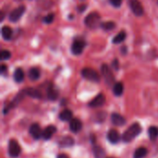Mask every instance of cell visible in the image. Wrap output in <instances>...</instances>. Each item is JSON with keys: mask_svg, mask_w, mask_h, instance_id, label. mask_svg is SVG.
Listing matches in <instances>:
<instances>
[{"mask_svg": "<svg viewBox=\"0 0 158 158\" xmlns=\"http://www.w3.org/2000/svg\"><path fill=\"white\" fill-rule=\"evenodd\" d=\"M141 131H142V128H141L140 124L134 123L124 132V134L122 136V140L125 143H130L133 139H135L141 133Z\"/></svg>", "mask_w": 158, "mask_h": 158, "instance_id": "1", "label": "cell"}, {"mask_svg": "<svg viewBox=\"0 0 158 158\" xmlns=\"http://www.w3.org/2000/svg\"><path fill=\"white\" fill-rule=\"evenodd\" d=\"M85 25L91 29H95L99 26H101V16L97 12H92L90 13L84 19Z\"/></svg>", "mask_w": 158, "mask_h": 158, "instance_id": "2", "label": "cell"}, {"mask_svg": "<svg viewBox=\"0 0 158 158\" xmlns=\"http://www.w3.org/2000/svg\"><path fill=\"white\" fill-rule=\"evenodd\" d=\"M81 75L84 79L94 81V82H99L100 81V75L97 73V71H95L93 69L90 68H84L81 70Z\"/></svg>", "mask_w": 158, "mask_h": 158, "instance_id": "3", "label": "cell"}, {"mask_svg": "<svg viewBox=\"0 0 158 158\" xmlns=\"http://www.w3.org/2000/svg\"><path fill=\"white\" fill-rule=\"evenodd\" d=\"M101 71H102V74H103V77H104L106 82L108 85H112L115 81V77L111 71V69L108 67V65L103 64L101 67Z\"/></svg>", "mask_w": 158, "mask_h": 158, "instance_id": "4", "label": "cell"}, {"mask_svg": "<svg viewBox=\"0 0 158 158\" xmlns=\"http://www.w3.org/2000/svg\"><path fill=\"white\" fill-rule=\"evenodd\" d=\"M20 154V146L15 140H10L8 143V155L13 158L18 157Z\"/></svg>", "mask_w": 158, "mask_h": 158, "instance_id": "5", "label": "cell"}, {"mask_svg": "<svg viewBox=\"0 0 158 158\" xmlns=\"http://www.w3.org/2000/svg\"><path fill=\"white\" fill-rule=\"evenodd\" d=\"M86 45V43L81 39H76L71 45V52L73 55H81Z\"/></svg>", "mask_w": 158, "mask_h": 158, "instance_id": "6", "label": "cell"}, {"mask_svg": "<svg viewBox=\"0 0 158 158\" xmlns=\"http://www.w3.org/2000/svg\"><path fill=\"white\" fill-rule=\"evenodd\" d=\"M129 5H130L131 11L136 16L140 17V16L143 15V5L140 3L139 0H130Z\"/></svg>", "mask_w": 158, "mask_h": 158, "instance_id": "7", "label": "cell"}, {"mask_svg": "<svg viewBox=\"0 0 158 158\" xmlns=\"http://www.w3.org/2000/svg\"><path fill=\"white\" fill-rule=\"evenodd\" d=\"M24 12H25V6H19V7H17L13 11H11V13L8 16V19H9L10 21L16 22L22 17Z\"/></svg>", "mask_w": 158, "mask_h": 158, "instance_id": "8", "label": "cell"}, {"mask_svg": "<svg viewBox=\"0 0 158 158\" xmlns=\"http://www.w3.org/2000/svg\"><path fill=\"white\" fill-rule=\"evenodd\" d=\"M29 131H30V134H31V135L33 137V139H35V140L40 139V138L42 137V135H43V131H42V130H41V127H40L38 124H36V123L31 125V127H30V129H29Z\"/></svg>", "mask_w": 158, "mask_h": 158, "instance_id": "9", "label": "cell"}, {"mask_svg": "<svg viewBox=\"0 0 158 158\" xmlns=\"http://www.w3.org/2000/svg\"><path fill=\"white\" fill-rule=\"evenodd\" d=\"M106 102V97L104 94H98L96 97H94L90 103H89V106L91 107H99L101 106H103Z\"/></svg>", "mask_w": 158, "mask_h": 158, "instance_id": "10", "label": "cell"}, {"mask_svg": "<svg viewBox=\"0 0 158 158\" xmlns=\"http://www.w3.org/2000/svg\"><path fill=\"white\" fill-rule=\"evenodd\" d=\"M56 128L53 125H50V126H47L44 131H43V135H42V138L44 140H49L51 139V137L56 133Z\"/></svg>", "mask_w": 158, "mask_h": 158, "instance_id": "11", "label": "cell"}, {"mask_svg": "<svg viewBox=\"0 0 158 158\" xmlns=\"http://www.w3.org/2000/svg\"><path fill=\"white\" fill-rule=\"evenodd\" d=\"M81 122L79 118H72L69 122V129L72 132L77 133L81 130Z\"/></svg>", "mask_w": 158, "mask_h": 158, "instance_id": "12", "label": "cell"}, {"mask_svg": "<svg viewBox=\"0 0 158 158\" xmlns=\"http://www.w3.org/2000/svg\"><path fill=\"white\" fill-rule=\"evenodd\" d=\"M111 120L112 123L116 126H123L126 123V119L119 114L118 113H113L111 116Z\"/></svg>", "mask_w": 158, "mask_h": 158, "instance_id": "13", "label": "cell"}, {"mask_svg": "<svg viewBox=\"0 0 158 158\" xmlns=\"http://www.w3.org/2000/svg\"><path fill=\"white\" fill-rule=\"evenodd\" d=\"M107 139L111 143L116 144L120 140V136H119V133L116 130H110L107 133Z\"/></svg>", "mask_w": 158, "mask_h": 158, "instance_id": "14", "label": "cell"}, {"mask_svg": "<svg viewBox=\"0 0 158 158\" xmlns=\"http://www.w3.org/2000/svg\"><path fill=\"white\" fill-rule=\"evenodd\" d=\"M74 144V140L70 137V136H64L63 138H61V140L59 141V146L62 148H66V147H70Z\"/></svg>", "mask_w": 158, "mask_h": 158, "instance_id": "15", "label": "cell"}, {"mask_svg": "<svg viewBox=\"0 0 158 158\" xmlns=\"http://www.w3.org/2000/svg\"><path fill=\"white\" fill-rule=\"evenodd\" d=\"M24 93L26 95L31 96L32 98H37V99H41L42 98V94L40 91H38L37 89H33V88H27L26 90H24Z\"/></svg>", "mask_w": 158, "mask_h": 158, "instance_id": "16", "label": "cell"}, {"mask_svg": "<svg viewBox=\"0 0 158 158\" xmlns=\"http://www.w3.org/2000/svg\"><path fill=\"white\" fill-rule=\"evenodd\" d=\"M47 97L51 101H55L58 97V91L53 85H50L47 89Z\"/></svg>", "mask_w": 158, "mask_h": 158, "instance_id": "17", "label": "cell"}, {"mask_svg": "<svg viewBox=\"0 0 158 158\" xmlns=\"http://www.w3.org/2000/svg\"><path fill=\"white\" fill-rule=\"evenodd\" d=\"M59 118L62 121H70L72 119V112L69 109H64L60 112Z\"/></svg>", "mask_w": 158, "mask_h": 158, "instance_id": "18", "label": "cell"}, {"mask_svg": "<svg viewBox=\"0 0 158 158\" xmlns=\"http://www.w3.org/2000/svg\"><path fill=\"white\" fill-rule=\"evenodd\" d=\"M1 33H2V37H3L5 40H10L11 37H12L13 31H12V30H11L10 27L4 26V27L1 29Z\"/></svg>", "mask_w": 158, "mask_h": 158, "instance_id": "19", "label": "cell"}, {"mask_svg": "<svg viewBox=\"0 0 158 158\" xmlns=\"http://www.w3.org/2000/svg\"><path fill=\"white\" fill-rule=\"evenodd\" d=\"M124 91V86L122 82H117L115 83L114 87H113V93L116 96H120L123 94Z\"/></svg>", "mask_w": 158, "mask_h": 158, "instance_id": "20", "label": "cell"}, {"mask_svg": "<svg viewBox=\"0 0 158 158\" xmlns=\"http://www.w3.org/2000/svg\"><path fill=\"white\" fill-rule=\"evenodd\" d=\"M29 78L31 81H37L40 78V70L37 68H31L29 70Z\"/></svg>", "mask_w": 158, "mask_h": 158, "instance_id": "21", "label": "cell"}, {"mask_svg": "<svg viewBox=\"0 0 158 158\" xmlns=\"http://www.w3.org/2000/svg\"><path fill=\"white\" fill-rule=\"evenodd\" d=\"M14 80L17 82H21L24 80V71L21 69L18 68L15 70V72H14Z\"/></svg>", "mask_w": 158, "mask_h": 158, "instance_id": "22", "label": "cell"}, {"mask_svg": "<svg viewBox=\"0 0 158 158\" xmlns=\"http://www.w3.org/2000/svg\"><path fill=\"white\" fill-rule=\"evenodd\" d=\"M148 151L145 147H140L138 148L135 153H134V156H133V158H143L146 156Z\"/></svg>", "mask_w": 158, "mask_h": 158, "instance_id": "23", "label": "cell"}, {"mask_svg": "<svg viewBox=\"0 0 158 158\" xmlns=\"http://www.w3.org/2000/svg\"><path fill=\"white\" fill-rule=\"evenodd\" d=\"M126 39V32L125 31H120L118 32L113 39V43L114 44H120L122 42H124V40Z\"/></svg>", "mask_w": 158, "mask_h": 158, "instance_id": "24", "label": "cell"}, {"mask_svg": "<svg viewBox=\"0 0 158 158\" xmlns=\"http://www.w3.org/2000/svg\"><path fill=\"white\" fill-rule=\"evenodd\" d=\"M148 134L152 141L156 140L158 137V129L156 127H150L148 131Z\"/></svg>", "mask_w": 158, "mask_h": 158, "instance_id": "25", "label": "cell"}, {"mask_svg": "<svg viewBox=\"0 0 158 158\" xmlns=\"http://www.w3.org/2000/svg\"><path fill=\"white\" fill-rule=\"evenodd\" d=\"M116 27V24L114 21H106V22H103L101 24V28L104 29L105 31H111Z\"/></svg>", "mask_w": 158, "mask_h": 158, "instance_id": "26", "label": "cell"}, {"mask_svg": "<svg viewBox=\"0 0 158 158\" xmlns=\"http://www.w3.org/2000/svg\"><path fill=\"white\" fill-rule=\"evenodd\" d=\"M94 155L95 158H103L105 156V152L100 146H94Z\"/></svg>", "mask_w": 158, "mask_h": 158, "instance_id": "27", "label": "cell"}, {"mask_svg": "<svg viewBox=\"0 0 158 158\" xmlns=\"http://www.w3.org/2000/svg\"><path fill=\"white\" fill-rule=\"evenodd\" d=\"M0 57H1V60H7L11 57V54L8 50H2Z\"/></svg>", "mask_w": 158, "mask_h": 158, "instance_id": "28", "label": "cell"}, {"mask_svg": "<svg viewBox=\"0 0 158 158\" xmlns=\"http://www.w3.org/2000/svg\"><path fill=\"white\" fill-rule=\"evenodd\" d=\"M54 19H55V15H54L53 13H51V14H48L45 18H44L43 21H44V23H46V24H50V23L53 22Z\"/></svg>", "mask_w": 158, "mask_h": 158, "instance_id": "29", "label": "cell"}, {"mask_svg": "<svg viewBox=\"0 0 158 158\" xmlns=\"http://www.w3.org/2000/svg\"><path fill=\"white\" fill-rule=\"evenodd\" d=\"M111 5L115 7H119L122 4V0H109Z\"/></svg>", "mask_w": 158, "mask_h": 158, "instance_id": "30", "label": "cell"}, {"mask_svg": "<svg viewBox=\"0 0 158 158\" xmlns=\"http://www.w3.org/2000/svg\"><path fill=\"white\" fill-rule=\"evenodd\" d=\"M112 66L115 68V69H118V66H119L118 61L117 59H115V60L113 61V63H112Z\"/></svg>", "mask_w": 158, "mask_h": 158, "instance_id": "31", "label": "cell"}, {"mask_svg": "<svg viewBox=\"0 0 158 158\" xmlns=\"http://www.w3.org/2000/svg\"><path fill=\"white\" fill-rule=\"evenodd\" d=\"M6 70V65H1V73L4 74Z\"/></svg>", "mask_w": 158, "mask_h": 158, "instance_id": "32", "label": "cell"}, {"mask_svg": "<svg viewBox=\"0 0 158 158\" xmlns=\"http://www.w3.org/2000/svg\"><path fill=\"white\" fill-rule=\"evenodd\" d=\"M57 158H69L66 155H64V154H60V155H58L57 156Z\"/></svg>", "mask_w": 158, "mask_h": 158, "instance_id": "33", "label": "cell"}, {"mask_svg": "<svg viewBox=\"0 0 158 158\" xmlns=\"http://www.w3.org/2000/svg\"><path fill=\"white\" fill-rule=\"evenodd\" d=\"M107 158H113V157H107Z\"/></svg>", "mask_w": 158, "mask_h": 158, "instance_id": "34", "label": "cell"}]
</instances>
